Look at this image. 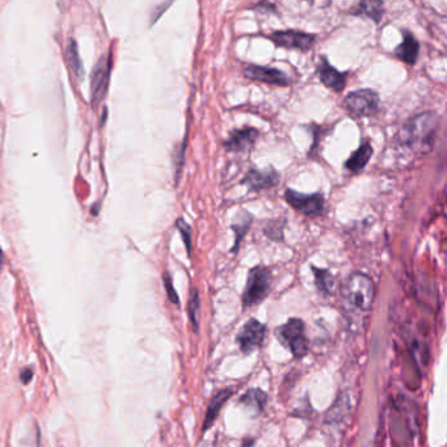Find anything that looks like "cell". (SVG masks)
Segmentation results:
<instances>
[{"label": "cell", "instance_id": "obj_1", "mask_svg": "<svg viewBox=\"0 0 447 447\" xmlns=\"http://www.w3.org/2000/svg\"><path fill=\"white\" fill-rule=\"evenodd\" d=\"M438 129V117L433 112H424L412 117L404 124L399 141L404 148L413 154H426L432 150Z\"/></svg>", "mask_w": 447, "mask_h": 447}, {"label": "cell", "instance_id": "obj_2", "mask_svg": "<svg viewBox=\"0 0 447 447\" xmlns=\"http://www.w3.org/2000/svg\"><path fill=\"white\" fill-rule=\"evenodd\" d=\"M341 295L358 311L367 312L374 304V282L367 274L360 272L349 274L341 285Z\"/></svg>", "mask_w": 447, "mask_h": 447}, {"label": "cell", "instance_id": "obj_3", "mask_svg": "<svg viewBox=\"0 0 447 447\" xmlns=\"http://www.w3.org/2000/svg\"><path fill=\"white\" fill-rule=\"evenodd\" d=\"M272 273L265 266H255L247 277L244 293L242 297L243 307L248 308L262 302L271 293Z\"/></svg>", "mask_w": 447, "mask_h": 447}, {"label": "cell", "instance_id": "obj_4", "mask_svg": "<svg viewBox=\"0 0 447 447\" xmlns=\"http://www.w3.org/2000/svg\"><path fill=\"white\" fill-rule=\"evenodd\" d=\"M275 334L281 344L286 346L295 358H303L308 353L306 327L301 319H290L288 323L275 330Z\"/></svg>", "mask_w": 447, "mask_h": 447}, {"label": "cell", "instance_id": "obj_5", "mask_svg": "<svg viewBox=\"0 0 447 447\" xmlns=\"http://www.w3.org/2000/svg\"><path fill=\"white\" fill-rule=\"evenodd\" d=\"M344 108L353 117H371L379 111V98L371 89L350 92L344 100Z\"/></svg>", "mask_w": 447, "mask_h": 447}, {"label": "cell", "instance_id": "obj_6", "mask_svg": "<svg viewBox=\"0 0 447 447\" xmlns=\"http://www.w3.org/2000/svg\"><path fill=\"white\" fill-rule=\"evenodd\" d=\"M266 325L257 319H249L236 336V343L242 353L249 354L264 344L266 336Z\"/></svg>", "mask_w": 447, "mask_h": 447}, {"label": "cell", "instance_id": "obj_7", "mask_svg": "<svg viewBox=\"0 0 447 447\" xmlns=\"http://www.w3.org/2000/svg\"><path fill=\"white\" fill-rule=\"evenodd\" d=\"M285 200L294 210L302 213L304 216H320L324 210V198L320 193L304 194L297 190L288 189L285 192Z\"/></svg>", "mask_w": 447, "mask_h": 447}, {"label": "cell", "instance_id": "obj_8", "mask_svg": "<svg viewBox=\"0 0 447 447\" xmlns=\"http://www.w3.org/2000/svg\"><path fill=\"white\" fill-rule=\"evenodd\" d=\"M109 78H111V58L109 56H102L92 72L91 95H92L93 105H99L104 99L109 84Z\"/></svg>", "mask_w": 447, "mask_h": 447}, {"label": "cell", "instance_id": "obj_9", "mask_svg": "<svg viewBox=\"0 0 447 447\" xmlns=\"http://www.w3.org/2000/svg\"><path fill=\"white\" fill-rule=\"evenodd\" d=\"M271 40L277 46L281 47L307 51L315 43V36L303 32H297V30H284V32H274L271 36Z\"/></svg>", "mask_w": 447, "mask_h": 447}, {"label": "cell", "instance_id": "obj_10", "mask_svg": "<svg viewBox=\"0 0 447 447\" xmlns=\"http://www.w3.org/2000/svg\"><path fill=\"white\" fill-rule=\"evenodd\" d=\"M244 76L252 80H257L262 83L268 84H275V86H288L290 79L284 73L277 69H271V67H261L256 65H248L243 69Z\"/></svg>", "mask_w": 447, "mask_h": 447}, {"label": "cell", "instance_id": "obj_11", "mask_svg": "<svg viewBox=\"0 0 447 447\" xmlns=\"http://www.w3.org/2000/svg\"><path fill=\"white\" fill-rule=\"evenodd\" d=\"M317 72L320 82L334 92H341L345 87L346 73L336 70L330 65L327 58L321 57L317 66Z\"/></svg>", "mask_w": 447, "mask_h": 447}, {"label": "cell", "instance_id": "obj_12", "mask_svg": "<svg viewBox=\"0 0 447 447\" xmlns=\"http://www.w3.org/2000/svg\"><path fill=\"white\" fill-rule=\"evenodd\" d=\"M242 184H244L253 192H259L262 189L274 187L278 184V173L272 168L266 171H259L256 168H252L249 172L245 174L244 179L242 180Z\"/></svg>", "mask_w": 447, "mask_h": 447}, {"label": "cell", "instance_id": "obj_13", "mask_svg": "<svg viewBox=\"0 0 447 447\" xmlns=\"http://www.w3.org/2000/svg\"><path fill=\"white\" fill-rule=\"evenodd\" d=\"M257 137H259L257 130L252 129V128L236 130L231 134L229 141L225 142V147L232 152L248 151L253 147Z\"/></svg>", "mask_w": 447, "mask_h": 447}, {"label": "cell", "instance_id": "obj_14", "mask_svg": "<svg viewBox=\"0 0 447 447\" xmlns=\"http://www.w3.org/2000/svg\"><path fill=\"white\" fill-rule=\"evenodd\" d=\"M232 393H233V391L231 389H220L211 398L210 403L207 405V409H206L203 424H202V433L207 432L213 426L220 409L223 408L225 404L227 403V400L232 396Z\"/></svg>", "mask_w": 447, "mask_h": 447}, {"label": "cell", "instance_id": "obj_15", "mask_svg": "<svg viewBox=\"0 0 447 447\" xmlns=\"http://www.w3.org/2000/svg\"><path fill=\"white\" fill-rule=\"evenodd\" d=\"M418 53L420 45L417 40L409 32H403V43L396 47L395 56L406 65H415L417 62Z\"/></svg>", "mask_w": 447, "mask_h": 447}, {"label": "cell", "instance_id": "obj_16", "mask_svg": "<svg viewBox=\"0 0 447 447\" xmlns=\"http://www.w3.org/2000/svg\"><path fill=\"white\" fill-rule=\"evenodd\" d=\"M266 402H268V395L261 389H249L239 399V404L251 409L255 417H257L264 412Z\"/></svg>", "mask_w": 447, "mask_h": 447}, {"label": "cell", "instance_id": "obj_17", "mask_svg": "<svg viewBox=\"0 0 447 447\" xmlns=\"http://www.w3.org/2000/svg\"><path fill=\"white\" fill-rule=\"evenodd\" d=\"M373 155V147L369 142L360 144L358 150H356L350 158L346 160L345 167L347 171L352 173H360L366 164L369 163V160Z\"/></svg>", "mask_w": 447, "mask_h": 447}, {"label": "cell", "instance_id": "obj_18", "mask_svg": "<svg viewBox=\"0 0 447 447\" xmlns=\"http://www.w3.org/2000/svg\"><path fill=\"white\" fill-rule=\"evenodd\" d=\"M383 10V0H360L358 4L352 10V14L365 16L378 24L382 20Z\"/></svg>", "mask_w": 447, "mask_h": 447}, {"label": "cell", "instance_id": "obj_19", "mask_svg": "<svg viewBox=\"0 0 447 447\" xmlns=\"http://www.w3.org/2000/svg\"><path fill=\"white\" fill-rule=\"evenodd\" d=\"M252 220H253V216L243 210V211H240V214L238 216L236 220L231 225V230L233 231V233H235V243L232 247L233 253H236L239 251V245L242 243L245 233L249 230V227L252 225Z\"/></svg>", "mask_w": 447, "mask_h": 447}, {"label": "cell", "instance_id": "obj_20", "mask_svg": "<svg viewBox=\"0 0 447 447\" xmlns=\"http://www.w3.org/2000/svg\"><path fill=\"white\" fill-rule=\"evenodd\" d=\"M312 273L315 275V285L323 295H331L334 288V278L330 271L312 266Z\"/></svg>", "mask_w": 447, "mask_h": 447}, {"label": "cell", "instance_id": "obj_21", "mask_svg": "<svg viewBox=\"0 0 447 447\" xmlns=\"http://www.w3.org/2000/svg\"><path fill=\"white\" fill-rule=\"evenodd\" d=\"M200 307H201V301H200V293L198 290L193 288L189 297L187 302V317L190 320V324L193 327V331L198 332L200 324H198V314H200Z\"/></svg>", "mask_w": 447, "mask_h": 447}, {"label": "cell", "instance_id": "obj_22", "mask_svg": "<svg viewBox=\"0 0 447 447\" xmlns=\"http://www.w3.org/2000/svg\"><path fill=\"white\" fill-rule=\"evenodd\" d=\"M174 225H176L177 231L180 232V235L183 236V242L185 244L187 256L190 259L192 257V229H190V226L187 225V222L183 218H179Z\"/></svg>", "mask_w": 447, "mask_h": 447}, {"label": "cell", "instance_id": "obj_23", "mask_svg": "<svg viewBox=\"0 0 447 447\" xmlns=\"http://www.w3.org/2000/svg\"><path fill=\"white\" fill-rule=\"evenodd\" d=\"M67 59H69V63L71 66L72 71L76 75V76H80L82 75V62H80V58H79V53H78V46H76V43L75 41H70L69 43V47H67Z\"/></svg>", "mask_w": 447, "mask_h": 447}, {"label": "cell", "instance_id": "obj_24", "mask_svg": "<svg viewBox=\"0 0 447 447\" xmlns=\"http://www.w3.org/2000/svg\"><path fill=\"white\" fill-rule=\"evenodd\" d=\"M284 229H285V222L282 223V220H272L271 225L265 227L264 232L272 240H282Z\"/></svg>", "mask_w": 447, "mask_h": 447}, {"label": "cell", "instance_id": "obj_25", "mask_svg": "<svg viewBox=\"0 0 447 447\" xmlns=\"http://www.w3.org/2000/svg\"><path fill=\"white\" fill-rule=\"evenodd\" d=\"M163 284H164V288H165V293H167V297H168V301L179 306L180 304V298L177 295V293L174 291V288H173L172 277L171 274L168 272H164L163 274Z\"/></svg>", "mask_w": 447, "mask_h": 447}, {"label": "cell", "instance_id": "obj_26", "mask_svg": "<svg viewBox=\"0 0 447 447\" xmlns=\"http://www.w3.org/2000/svg\"><path fill=\"white\" fill-rule=\"evenodd\" d=\"M32 379H33V370L30 367H25L24 370H21V373H20V380L24 385H28Z\"/></svg>", "mask_w": 447, "mask_h": 447}, {"label": "cell", "instance_id": "obj_27", "mask_svg": "<svg viewBox=\"0 0 447 447\" xmlns=\"http://www.w3.org/2000/svg\"><path fill=\"white\" fill-rule=\"evenodd\" d=\"M306 1H308V3H317V1H320V4H321V5H325V7L331 3V0H306Z\"/></svg>", "mask_w": 447, "mask_h": 447}, {"label": "cell", "instance_id": "obj_28", "mask_svg": "<svg viewBox=\"0 0 447 447\" xmlns=\"http://www.w3.org/2000/svg\"><path fill=\"white\" fill-rule=\"evenodd\" d=\"M253 444H255L253 439H249V441H244V442H243V445H253Z\"/></svg>", "mask_w": 447, "mask_h": 447}]
</instances>
